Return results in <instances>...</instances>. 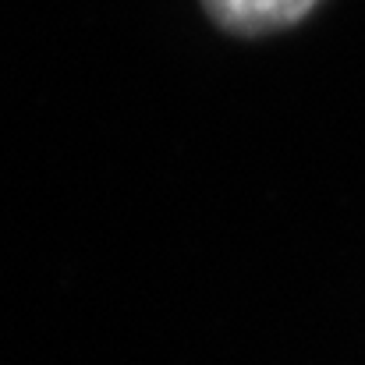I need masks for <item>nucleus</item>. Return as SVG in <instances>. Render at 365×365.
<instances>
[{
    "label": "nucleus",
    "mask_w": 365,
    "mask_h": 365,
    "mask_svg": "<svg viewBox=\"0 0 365 365\" xmlns=\"http://www.w3.org/2000/svg\"><path fill=\"white\" fill-rule=\"evenodd\" d=\"M210 18L235 36H266L312 14L319 0H202Z\"/></svg>",
    "instance_id": "nucleus-1"
}]
</instances>
